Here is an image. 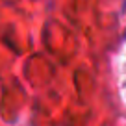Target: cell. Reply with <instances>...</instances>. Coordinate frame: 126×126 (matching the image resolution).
<instances>
[]
</instances>
